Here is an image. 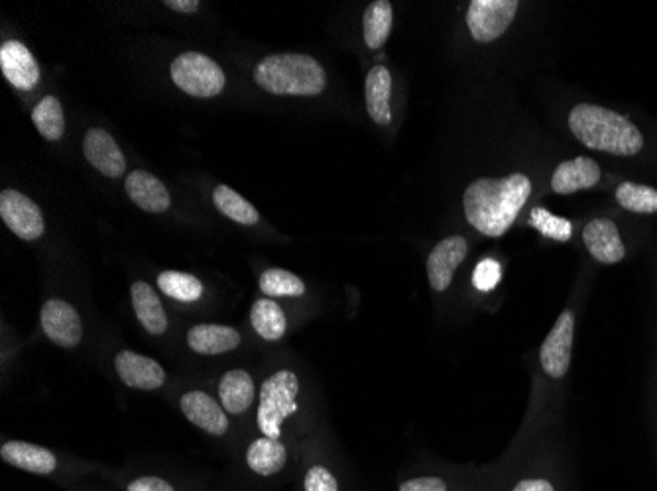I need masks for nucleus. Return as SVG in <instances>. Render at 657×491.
I'll list each match as a JSON object with an SVG mask.
<instances>
[{
  "label": "nucleus",
  "mask_w": 657,
  "mask_h": 491,
  "mask_svg": "<svg viewBox=\"0 0 657 491\" xmlns=\"http://www.w3.org/2000/svg\"><path fill=\"white\" fill-rule=\"evenodd\" d=\"M532 196V179L524 174L480 177L463 196L465 216L470 226L489 238H500L516 223L517 214Z\"/></svg>",
  "instance_id": "1"
},
{
  "label": "nucleus",
  "mask_w": 657,
  "mask_h": 491,
  "mask_svg": "<svg viewBox=\"0 0 657 491\" xmlns=\"http://www.w3.org/2000/svg\"><path fill=\"white\" fill-rule=\"evenodd\" d=\"M569 131L587 148L612 156H636L644 148V136L634 122L619 112L581 102L569 112Z\"/></svg>",
  "instance_id": "2"
},
{
  "label": "nucleus",
  "mask_w": 657,
  "mask_h": 491,
  "mask_svg": "<svg viewBox=\"0 0 657 491\" xmlns=\"http://www.w3.org/2000/svg\"><path fill=\"white\" fill-rule=\"evenodd\" d=\"M254 81L272 94L315 97L325 91L327 75L315 57L276 54L264 57L254 69Z\"/></svg>",
  "instance_id": "3"
},
{
  "label": "nucleus",
  "mask_w": 657,
  "mask_h": 491,
  "mask_svg": "<svg viewBox=\"0 0 657 491\" xmlns=\"http://www.w3.org/2000/svg\"><path fill=\"white\" fill-rule=\"evenodd\" d=\"M298 391L300 381L290 370L276 371L264 381L258 405V426L264 436L274 440L280 438L283 421L298 411Z\"/></svg>",
  "instance_id": "4"
},
{
  "label": "nucleus",
  "mask_w": 657,
  "mask_h": 491,
  "mask_svg": "<svg viewBox=\"0 0 657 491\" xmlns=\"http://www.w3.org/2000/svg\"><path fill=\"white\" fill-rule=\"evenodd\" d=\"M171 79L181 91L209 99L223 93L225 89V74L215 62L199 52H186L174 59L171 64Z\"/></svg>",
  "instance_id": "5"
},
{
  "label": "nucleus",
  "mask_w": 657,
  "mask_h": 491,
  "mask_svg": "<svg viewBox=\"0 0 657 491\" xmlns=\"http://www.w3.org/2000/svg\"><path fill=\"white\" fill-rule=\"evenodd\" d=\"M517 7V0H472L467 12L470 36L479 44L494 42L516 19Z\"/></svg>",
  "instance_id": "6"
},
{
  "label": "nucleus",
  "mask_w": 657,
  "mask_h": 491,
  "mask_svg": "<svg viewBox=\"0 0 657 491\" xmlns=\"http://www.w3.org/2000/svg\"><path fill=\"white\" fill-rule=\"evenodd\" d=\"M575 338V313L571 309L564 311L554 328L547 334L542 350H539V360L545 373L554 380H561L571 366V356H574Z\"/></svg>",
  "instance_id": "7"
},
{
  "label": "nucleus",
  "mask_w": 657,
  "mask_h": 491,
  "mask_svg": "<svg viewBox=\"0 0 657 491\" xmlns=\"http://www.w3.org/2000/svg\"><path fill=\"white\" fill-rule=\"evenodd\" d=\"M0 216L10 231L14 232L22 241H38L46 231L38 204L14 189L2 191Z\"/></svg>",
  "instance_id": "8"
},
{
  "label": "nucleus",
  "mask_w": 657,
  "mask_h": 491,
  "mask_svg": "<svg viewBox=\"0 0 657 491\" xmlns=\"http://www.w3.org/2000/svg\"><path fill=\"white\" fill-rule=\"evenodd\" d=\"M42 328L52 343L62 348H76L83 338V325L76 306L62 299H49L40 313Z\"/></svg>",
  "instance_id": "9"
},
{
  "label": "nucleus",
  "mask_w": 657,
  "mask_h": 491,
  "mask_svg": "<svg viewBox=\"0 0 657 491\" xmlns=\"http://www.w3.org/2000/svg\"><path fill=\"white\" fill-rule=\"evenodd\" d=\"M469 242L463 236H449L433 248L427 258V278L435 291H445L452 286L453 276L463 260L467 258Z\"/></svg>",
  "instance_id": "10"
},
{
  "label": "nucleus",
  "mask_w": 657,
  "mask_h": 491,
  "mask_svg": "<svg viewBox=\"0 0 657 491\" xmlns=\"http://www.w3.org/2000/svg\"><path fill=\"white\" fill-rule=\"evenodd\" d=\"M0 67L12 87L20 91H32L40 81L38 62L29 47L16 40H9L0 47Z\"/></svg>",
  "instance_id": "11"
},
{
  "label": "nucleus",
  "mask_w": 657,
  "mask_h": 491,
  "mask_svg": "<svg viewBox=\"0 0 657 491\" xmlns=\"http://www.w3.org/2000/svg\"><path fill=\"white\" fill-rule=\"evenodd\" d=\"M83 154L85 159L97 171H101L103 176L111 177V179H119L126 171L123 149L119 148L113 136L103 129H91L85 134Z\"/></svg>",
  "instance_id": "12"
},
{
  "label": "nucleus",
  "mask_w": 657,
  "mask_h": 491,
  "mask_svg": "<svg viewBox=\"0 0 657 491\" xmlns=\"http://www.w3.org/2000/svg\"><path fill=\"white\" fill-rule=\"evenodd\" d=\"M114 368L123 383L134 390H158L166 380V371L158 361L131 350L116 354Z\"/></svg>",
  "instance_id": "13"
},
{
  "label": "nucleus",
  "mask_w": 657,
  "mask_h": 491,
  "mask_svg": "<svg viewBox=\"0 0 657 491\" xmlns=\"http://www.w3.org/2000/svg\"><path fill=\"white\" fill-rule=\"evenodd\" d=\"M582 242L592 258L601 264H619L626 258V246L620 238L616 224L609 219H594L584 226Z\"/></svg>",
  "instance_id": "14"
},
{
  "label": "nucleus",
  "mask_w": 657,
  "mask_h": 491,
  "mask_svg": "<svg viewBox=\"0 0 657 491\" xmlns=\"http://www.w3.org/2000/svg\"><path fill=\"white\" fill-rule=\"evenodd\" d=\"M601 181V167L587 156L567 159L559 164L552 176V189L559 196H574L582 189H591Z\"/></svg>",
  "instance_id": "15"
},
{
  "label": "nucleus",
  "mask_w": 657,
  "mask_h": 491,
  "mask_svg": "<svg viewBox=\"0 0 657 491\" xmlns=\"http://www.w3.org/2000/svg\"><path fill=\"white\" fill-rule=\"evenodd\" d=\"M181 411L193 425L199 426L209 435H225L226 428H229V419H226L223 408L203 391L186 393L181 398Z\"/></svg>",
  "instance_id": "16"
},
{
  "label": "nucleus",
  "mask_w": 657,
  "mask_h": 491,
  "mask_svg": "<svg viewBox=\"0 0 657 491\" xmlns=\"http://www.w3.org/2000/svg\"><path fill=\"white\" fill-rule=\"evenodd\" d=\"M124 187L132 203L138 204L146 213H164L171 204V197L166 186L148 171H141V169L132 171L124 179Z\"/></svg>",
  "instance_id": "17"
},
{
  "label": "nucleus",
  "mask_w": 657,
  "mask_h": 491,
  "mask_svg": "<svg viewBox=\"0 0 657 491\" xmlns=\"http://www.w3.org/2000/svg\"><path fill=\"white\" fill-rule=\"evenodd\" d=\"M365 94H367L368 116L376 122L378 126H386L392 122V107H390V97H392V75L390 69L385 66H376L368 71L367 83H365Z\"/></svg>",
  "instance_id": "18"
},
{
  "label": "nucleus",
  "mask_w": 657,
  "mask_h": 491,
  "mask_svg": "<svg viewBox=\"0 0 657 491\" xmlns=\"http://www.w3.org/2000/svg\"><path fill=\"white\" fill-rule=\"evenodd\" d=\"M0 456L10 466H16V468L26 470V472L42 473V476L54 472L57 466L56 456L46 450L44 446L20 443V440H12V443L2 445Z\"/></svg>",
  "instance_id": "19"
},
{
  "label": "nucleus",
  "mask_w": 657,
  "mask_h": 491,
  "mask_svg": "<svg viewBox=\"0 0 657 491\" xmlns=\"http://www.w3.org/2000/svg\"><path fill=\"white\" fill-rule=\"evenodd\" d=\"M188 344L193 353L215 356L235 350L241 344V333L233 326L198 325L189 328Z\"/></svg>",
  "instance_id": "20"
},
{
  "label": "nucleus",
  "mask_w": 657,
  "mask_h": 491,
  "mask_svg": "<svg viewBox=\"0 0 657 491\" xmlns=\"http://www.w3.org/2000/svg\"><path fill=\"white\" fill-rule=\"evenodd\" d=\"M132 306L134 313L138 316L141 325L151 334H164L168 328V316L164 313L160 297L154 289L144 283V281H136L131 289Z\"/></svg>",
  "instance_id": "21"
},
{
  "label": "nucleus",
  "mask_w": 657,
  "mask_h": 491,
  "mask_svg": "<svg viewBox=\"0 0 657 491\" xmlns=\"http://www.w3.org/2000/svg\"><path fill=\"white\" fill-rule=\"evenodd\" d=\"M219 399L229 413L233 415L245 413L254 401V381L248 376V371H226L219 383Z\"/></svg>",
  "instance_id": "22"
},
{
  "label": "nucleus",
  "mask_w": 657,
  "mask_h": 491,
  "mask_svg": "<svg viewBox=\"0 0 657 491\" xmlns=\"http://www.w3.org/2000/svg\"><path fill=\"white\" fill-rule=\"evenodd\" d=\"M286 460H288L286 446L280 440H274L268 436L254 440L246 453L248 468L260 476H272V473L280 472L286 466Z\"/></svg>",
  "instance_id": "23"
},
{
  "label": "nucleus",
  "mask_w": 657,
  "mask_h": 491,
  "mask_svg": "<svg viewBox=\"0 0 657 491\" xmlns=\"http://www.w3.org/2000/svg\"><path fill=\"white\" fill-rule=\"evenodd\" d=\"M392 20L394 9L388 0H376L368 4L367 12L363 16V32H365V44L370 49H380L385 46L386 40L392 32Z\"/></svg>",
  "instance_id": "24"
},
{
  "label": "nucleus",
  "mask_w": 657,
  "mask_h": 491,
  "mask_svg": "<svg viewBox=\"0 0 657 491\" xmlns=\"http://www.w3.org/2000/svg\"><path fill=\"white\" fill-rule=\"evenodd\" d=\"M250 323L258 336L264 341H280L286 334V315L282 306L278 305L272 299H260L253 305L250 311Z\"/></svg>",
  "instance_id": "25"
},
{
  "label": "nucleus",
  "mask_w": 657,
  "mask_h": 491,
  "mask_svg": "<svg viewBox=\"0 0 657 491\" xmlns=\"http://www.w3.org/2000/svg\"><path fill=\"white\" fill-rule=\"evenodd\" d=\"M32 121L36 131L49 140V142H57L64 136L66 132V116H64V109L62 102L57 101L56 97H44L42 101L34 107L32 111Z\"/></svg>",
  "instance_id": "26"
},
{
  "label": "nucleus",
  "mask_w": 657,
  "mask_h": 491,
  "mask_svg": "<svg viewBox=\"0 0 657 491\" xmlns=\"http://www.w3.org/2000/svg\"><path fill=\"white\" fill-rule=\"evenodd\" d=\"M213 203L221 213L225 214L226 219H231V221L238 224H245V226L256 224L260 219V214L254 209V204L248 203L245 197L238 196L231 187H216L213 191Z\"/></svg>",
  "instance_id": "27"
},
{
  "label": "nucleus",
  "mask_w": 657,
  "mask_h": 491,
  "mask_svg": "<svg viewBox=\"0 0 657 491\" xmlns=\"http://www.w3.org/2000/svg\"><path fill=\"white\" fill-rule=\"evenodd\" d=\"M158 288L166 295L183 301V303H193L203 295V286L198 278L183 274V271H164L158 278Z\"/></svg>",
  "instance_id": "28"
},
{
  "label": "nucleus",
  "mask_w": 657,
  "mask_h": 491,
  "mask_svg": "<svg viewBox=\"0 0 657 491\" xmlns=\"http://www.w3.org/2000/svg\"><path fill=\"white\" fill-rule=\"evenodd\" d=\"M616 201L632 213H657V191L654 187L626 181L616 189Z\"/></svg>",
  "instance_id": "29"
},
{
  "label": "nucleus",
  "mask_w": 657,
  "mask_h": 491,
  "mask_svg": "<svg viewBox=\"0 0 657 491\" xmlns=\"http://www.w3.org/2000/svg\"><path fill=\"white\" fill-rule=\"evenodd\" d=\"M260 289L264 295L301 297L305 293V283L286 269H268L260 278Z\"/></svg>",
  "instance_id": "30"
},
{
  "label": "nucleus",
  "mask_w": 657,
  "mask_h": 491,
  "mask_svg": "<svg viewBox=\"0 0 657 491\" xmlns=\"http://www.w3.org/2000/svg\"><path fill=\"white\" fill-rule=\"evenodd\" d=\"M530 224L539 234H544L545 238H552L555 242L571 241V236H574L571 221H567L564 216H555L554 213H549L547 209H542V207H535L532 211Z\"/></svg>",
  "instance_id": "31"
},
{
  "label": "nucleus",
  "mask_w": 657,
  "mask_h": 491,
  "mask_svg": "<svg viewBox=\"0 0 657 491\" xmlns=\"http://www.w3.org/2000/svg\"><path fill=\"white\" fill-rule=\"evenodd\" d=\"M500 279H502L500 264L497 260H490V258L479 261L477 268L472 271L475 288L479 289V291H485V293H489V291L497 288Z\"/></svg>",
  "instance_id": "32"
},
{
  "label": "nucleus",
  "mask_w": 657,
  "mask_h": 491,
  "mask_svg": "<svg viewBox=\"0 0 657 491\" xmlns=\"http://www.w3.org/2000/svg\"><path fill=\"white\" fill-rule=\"evenodd\" d=\"M305 491H338L337 480L323 466H313L305 476Z\"/></svg>",
  "instance_id": "33"
},
{
  "label": "nucleus",
  "mask_w": 657,
  "mask_h": 491,
  "mask_svg": "<svg viewBox=\"0 0 657 491\" xmlns=\"http://www.w3.org/2000/svg\"><path fill=\"white\" fill-rule=\"evenodd\" d=\"M400 491H447L442 478H415L400 486Z\"/></svg>",
  "instance_id": "34"
},
{
  "label": "nucleus",
  "mask_w": 657,
  "mask_h": 491,
  "mask_svg": "<svg viewBox=\"0 0 657 491\" xmlns=\"http://www.w3.org/2000/svg\"><path fill=\"white\" fill-rule=\"evenodd\" d=\"M129 491H174V488L168 482H164L160 478H138L129 486Z\"/></svg>",
  "instance_id": "35"
},
{
  "label": "nucleus",
  "mask_w": 657,
  "mask_h": 491,
  "mask_svg": "<svg viewBox=\"0 0 657 491\" xmlns=\"http://www.w3.org/2000/svg\"><path fill=\"white\" fill-rule=\"evenodd\" d=\"M166 7L171 10H176V12H198L199 4L198 0H166Z\"/></svg>",
  "instance_id": "36"
},
{
  "label": "nucleus",
  "mask_w": 657,
  "mask_h": 491,
  "mask_svg": "<svg viewBox=\"0 0 657 491\" xmlns=\"http://www.w3.org/2000/svg\"><path fill=\"white\" fill-rule=\"evenodd\" d=\"M514 491H555L554 486L547 480H524L517 483Z\"/></svg>",
  "instance_id": "37"
}]
</instances>
